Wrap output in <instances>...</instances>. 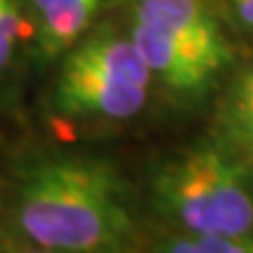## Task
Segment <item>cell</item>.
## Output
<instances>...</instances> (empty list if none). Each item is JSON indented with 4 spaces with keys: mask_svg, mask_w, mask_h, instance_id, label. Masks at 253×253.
Returning a JSON list of instances; mask_svg holds the SVG:
<instances>
[{
    "mask_svg": "<svg viewBox=\"0 0 253 253\" xmlns=\"http://www.w3.org/2000/svg\"><path fill=\"white\" fill-rule=\"evenodd\" d=\"M131 40L143 54L150 75H157L176 94H199L220 73L197 49L145 24L134 21Z\"/></svg>",
    "mask_w": 253,
    "mask_h": 253,
    "instance_id": "5",
    "label": "cell"
},
{
    "mask_svg": "<svg viewBox=\"0 0 253 253\" xmlns=\"http://www.w3.org/2000/svg\"><path fill=\"white\" fill-rule=\"evenodd\" d=\"M157 253H253V232L249 235H188L164 242Z\"/></svg>",
    "mask_w": 253,
    "mask_h": 253,
    "instance_id": "9",
    "label": "cell"
},
{
    "mask_svg": "<svg viewBox=\"0 0 253 253\" xmlns=\"http://www.w3.org/2000/svg\"><path fill=\"white\" fill-rule=\"evenodd\" d=\"M148 103V87L115 80L108 75L63 63L56 80L54 106L63 115L101 120H126L141 113Z\"/></svg>",
    "mask_w": 253,
    "mask_h": 253,
    "instance_id": "3",
    "label": "cell"
},
{
    "mask_svg": "<svg viewBox=\"0 0 253 253\" xmlns=\"http://www.w3.org/2000/svg\"><path fill=\"white\" fill-rule=\"evenodd\" d=\"M227 99H253V61L246 68H242V73L235 78Z\"/></svg>",
    "mask_w": 253,
    "mask_h": 253,
    "instance_id": "11",
    "label": "cell"
},
{
    "mask_svg": "<svg viewBox=\"0 0 253 253\" xmlns=\"http://www.w3.org/2000/svg\"><path fill=\"white\" fill-rule=\"evenodd\" d=\"M218 141L239 160H253V99H225L218 113Z\"/></svg>",
    "mask_w": 253,
    "mask_h": 253,
    "instance_id": "8",
    "label": "cell"
},
{
    "mask_svg": "<svg viewBox=\"0 0 253 253\" xmlns=\"http://www.w3.org/2000/svg\"><path fill=\"white\" fill-rule=\"evenodd\" d=\"M101 5L103 0H33L40 54L54 59L78 45Z\"/></svg>",
    "mask_w": 253,
    "mask_h": 253,
    "instance_id": "7",
    "label": "cell"
},
{
    "mask_svg": "<svg viewBox=\"0 0 253 253\" xmlns=\"http://www.w3.org/2000/svg\"><path fill=\"white\" fill-rule=\"evenodd\" d=\"M134 21L190 45L218 71L232 61L225 33L202 0H136Z\"/></svg>",
    "mask_w": 253,
    "mask_h": 253,
    "instance_id": "4",
    "label": "cell"
},
{
    "mask_svg": "<svg viewBox=\"0 0 253 253\" xmlns=\"http://www.w3.org/2000/svg\"><path fill=\"white\" fill-rule=\"evenodd\" d=\"M164 218L188 235L253 232V190L244 160L220 141H197L164 162L153 178Z\"/></svg>",
    "mask_w": 253,
    "mask_h": 253,
    "instance_id": "2",
    "label": "cell"
},
{
    "mask_svg": "<svg viewBox=\"0 0 253 253\" xmlns=\"http://www.w3.org/2000/svg\"><path fill=\"white\" fill-rule=\"evenodd\" d=\"M227 5L237 17V21L249 31H253V0H227Z\"/></svg>",
    "mask_w": 253,
    "mask_h": 253,
    "instance_id": "12",
    "label": "cell"
},
{
    "mask_svg": "<svg viewBox=\"0 0 253 253\" xmlns=\"http://www.w3.org/2000/svg\"><path fill=\"white\" fill-rule=\"evenodd\" d=\"M24 38H26V21L19 7V0H0V71L9 66Z\"/></svg>",
    "mask_w": 253,
    "mask_h": 253,
    "instance_id": "10",
    "label": "cell"
},
{
    "mask_svg": "<svg viewBox=\"0 0 253 253\" xmlns=\"http://www.w3.org/2000/svg\"><path fill=\"white\" fill-rule=\"evenodd\" d=\"M26 253H59V251H49V249H40V246H38L36 251H26Z\"/></svg>",
    "mask_w": 253,
    "mask_h": 253,
    "instance_id": "13",
    "label": "cell"
},
{
    "mask_svg": "<svg viewBox=\"0 0 253 253\" xmlns=\"http://www.w3.org/2000/svg\"><path fill=\"white\" fill-rule=\"evenodd\" d=\"M14 216L28 242L59 253H110L134 230L122 178L89 155H49L28 164Z\"/></svg>",
    "mask_w": 253,
    "mask_h": 253,
    "instance_id": "1",
    "label": "cell"
},
{
    "mask_svg": "<svg viewBox=\"0 0 253 253\" xmlns=\"http://www.w3.org/2000/svg\"><path fill=\"white\" fill-rule=\"evenodd\" d=\"M63 63L73 66V68H82V71L101 73V75H108L115 80L143 84V87H148L153 80L150 68H148L143 54L138 52V47L134 45L131 36L122 38L101 31L96 36L87 38L80 45H73Z\"/></svg>",
    "mask_w": 253,
    "mask_h": 253,
    "instance_id": "6",
    "label": "cell"
}]
</instances>
